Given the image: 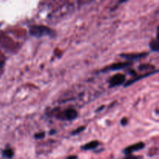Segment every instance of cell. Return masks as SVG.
Here are the masks:
<instances>
[{"label":"cell","instance_id":"8992f818","mask_svg":"<svg viewBox=\"0 0 159 159\" xmlns=\"http://www.w3.org/2000/svg\"><path fill=\"white\" fill-rule=\"evenodd\" d=\"M78 113L74 109H68L63 113V117L67 120H71L77 117Z\"/></svg>","mask_w":159,"mask_h":159},{"label":"cell","instance_id":"e0dca14e","mask_svg":"<svg viewBox=\"0 0 159 159\" xmlns=\"http://www.w3.org/2000/svg\"><path fill=\"white\" fill-rule=\"evenodd\" d=\"M157 113H158V114H159V110H158V111H157Z\"/></svg>","mask_w":159,"mask_h":159},{"label":"cell","instance_id":"8fae6325","mask_svg":"<svg viewBox=\"0 0 159 159\" xmlns=\"http://www.w3.org/2000/svg\"><path fill=\"white\" fill-rule=\"evenodd\" d=\"M85 127H79V128H77L75 130L74 132H72V134L73 135L78 134H79V133H80V132L83 131V130H85Z\"/></svg>","mask_w":159,"mask_h":159},{"label":"cell","instance_id":"2e32d148","mask_svg":"<svg viewBox=\"0 0 159 159\" xmlns=\"http://www.w3.org/2000/svg\"><path fill=\"white\" fill-rule=\"evenodd\" d=\"M157 37L159 38V26L158 27V31H157Z\"/></svg>","mask_w":159,"mask_h":159},{"label":"cell","instance_id":"30bf717a","mask_svg":"<svg viewBox=\"0 0 159 159\" xmlns=\"http://www.w3.org/2000/svg\"><path fill=\"white\" fill-rule=\"evenodd\" d=\"M149 68H153V66L149 65H142L139 66L140 70H146V69H149Z\"/></svg>","mask_w":159,"mask_h":159},{"label":"cell","instance_id":"7c38bea8","mask_svg":"<svg viewBox=\"0 0 159 159\" xmlns=\"http://www.w3.org/2000/svg\"><path fill=\"white\" fill-rule=\"evenodd\" d=\"M43 137H44V133L43 132H40V133L36 134H35V138H37V139H41Z\"/></svg>","mask_w":159,"mask_h":159},{"label":"cell","instance_id":"52a82bcc","mask_svg":"<svg viewBox=\"0 0 159 159\" xmlns=\"http://www.w3.org/2000/svg\"><path fill=\"white\" fill-rule=\"evenodd\" d=\"M149 47H150L151 50L155 52H159V38H155L152 40L149 43Z\"/></svg>","mask_w":159,"mask_h":159},{"label":"cell","instance_id":"5b68a950","mask_svg":"<svg viewBox=\"0 0 159 159\" xmlns=\"http://www.w3.org/2000/svg\"><path fill=\"white\" fill-rule=\"evenodd\" d=\"M144 148V144L143 142H139L137 143V144H133V145H130L129 147L126 148L125 150H124V153L127 155H130V154L133 153V152H137V151L141 150Z\"/></svg>","mask_w":159,"mask_h":159},{"label":"cell","instance_id":"ba28073f","mask_svg":"<svg viewBox=\"0 0 159 159\" xmlns=\"http://www.w3.org/2000/svg\"><path fill=\"white\" fill-rule=\"evenodd\" d=\"M98 145H99V141H93L88 143V144H85L84 146H82V148L83 149V150H91V149L96 148Z\"/></svg>","mask_w":159,"mask_h":159},{"label":"cell","instance_id":"4fadbf2b","mask_svg":"<svg viewBox=\"0 0 159 159\" xmlns=\"http://www.w3.org/2000/svg\"><path fill=\"white\" fill-rule=\"evenodd\" d=\"M125 159H139V158L136 156H131V155H129V156L127 157Z\"/></svg>","mask_w":159,"mask_h":159},{"label":"cell","instance_id":"5bb4252c","mask_svg":"<svg viewBox=\"0 0 159 159\" xmlns=\"http://www.w3.org/2000/svg\"><path fill=\"white\" fill-rule=\"evenodd\" d=\"M121 123H122L123 125H125V124H127V120L126 119V118H124V119L122 120Z\"/></svg>","mask_w":159,"mask_h":159},{"label":"cell","instance_id":"3957f363","mask_svg":"<svg viewBox=\"0 0 159 159\" xmlns=\"http://www.w3.org/2000/svg\"><path fill=\"white\" fill-rule=\"evenodd\" d=\"M148 54V53L142 52V53H130V54H120V57H124V59L127 61H134L138 60V59L145 57Z\"/></svg>","mask_w":159,"mask_h":159},{"label":"cell","instance_id":"9c48e42d","mask_svg":"<svg viewBox=\"0 0 159 159\" xmlns=\"http://www.w3.org/2000/svg\"><path fill=\"white\" fill-rule=\"evenodd\" d=\"M2 155H3V156L6 157V158H12V157H13L14 153H13V151H12V149L8 148V149H6V150L3 151Z\"/></svg>","mask_w":159,"mask_h":159},{"label":"cell","instance_id":"277c9868","mask_svg":"<svg viewBox=\"0 0 159 159\" xmlns=\"http://www.w3.org/2000/svg\"><path fill=\"white\" fill-rule=\"evenodd\" d=\"M130 64L131 63H130V62H120V63H115L111 65L110 66L106 68L105 69L102 70V71H116V70L123 69V68H127V67H128Z\"/></svg>","mask_w":159,"mask_h":159},{"label":"cell","instance_id":"7a4b0ae2","mask_svg":"<svg viewBox=\"0 0 159 159\" xmlns=\"http://www.w3.org/2000/svg\"><path fill=\"white\" fill-rule=\"evenodd\" d=\"M126 77L123 74H116L113 75L111 79H110V87H115L120 85L125 82Z\"/></svg>","mask_w":159,"mask_h":159},{"label":"cell","instance_id":"9a60e30c","mask_svg":"<svg viewBox=\"0 0 159 159\" xmlns=\"http://www.w3.org/2000/svg\"><path fill=\"white\" fill-rule=\"evenodd\" d=\"M67 159H77V156H75V155H71V156H69Z\"/></svg>","mask_w":159,"mask_h":159},{"label":"cell","instance_id":"6da1fadb","mask_svg":"<svg viewBox=\"0 0 159 159\" xmlns=\"http://www.w3.org/2000/svg\"><path fill=\"white\" fill-rule=\"evenodd\" d=\"M30 34L31 35L37 37H41L43 36H50L53 34L52 30L48 28V26H41V25H36L32 26L30 29Z\"/></svg>","mask_w":159,"mask_h":159}]
</instances>
